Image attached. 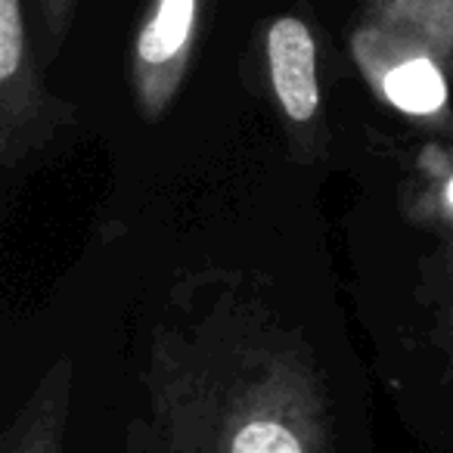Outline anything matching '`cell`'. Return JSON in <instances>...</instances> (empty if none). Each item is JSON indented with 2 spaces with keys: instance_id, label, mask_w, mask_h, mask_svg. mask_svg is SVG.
<instances>
[{
  "instance_id": "6da1fadb",
  "label": "cell",
  "mask_w": 453,
  "mask_h": 453,
  "mask_svg": "<svg viewBox=\"0 0 453 453\" xmlns=\"http://www.w3.org/2000/svg\"><path fill=\"white\" fill-rule=\"evenodd\" d=\"M140 382L162 453H333L314 345L242 273L208 271L171 289Z\"/></svg>"
},
{
  "instance_id": "7a4b0ae2",
  "label": "cell",
  "mask_w": 453,
  "mask_h": 453,
  "mask_svg": "<svg viewBox=\"0 0 453 453\" xmlns=\"http://www.w3.org/2000/svg\"><path fill=\"white\" fill-rule=\"evenodd\" d=\"M75 125L78 109L41 72L32 0H0V168L32 165Z\"/></svg>"
},
{
  "instance_id": "3957f363",
  "label": "cell",
  "mask_w": 453,
  "mask_h": 453,
  "mask_svg": "<svg viewBox=\"0 0 453 453\" xmlns=\"http://www.w3.org/2000/svg\"><path fill=\"white\" fill-rule=\"evenodd\" d=\"M265 78L283 127L289 158L317 165L329 152L326 94L320 81V44L302 13H277L261 38Z\"/></svg>"
},
{
  "instance_id": "277c9868",
  "label": "cell",
  "mask_w": 453,
  "mask_h": 453,
  "mask_svg": "<svg viewBox=\"0 0 453 453\" xmlns=\"http://www.w3.org/2000/svg\"><path fill=\"white\" fill-rule=\"evenodd\" d=\"M351 57L376 100L416 125L453 131V72L426 44L382 28L354 26Z\"/></svg>"
},
{
  "instance_id": "5b68a950",
  "label": "cell",
  "mask_w": 453,
  "mask_h": 453,
  "mask_svg": "<svg viewBox=\"0 0 453 453\" xmlns=\"http://www.w3.org/2000/svg\"><path fill=\"white\" fill-rule=\"evenodd\" d=\"M205 0H146L134 28L127 84L146 125H158L180 96L196 63Z\"/></svg>"
},
{
  "instance_id": "8992f818",
  "label": "cell",
  "mask_w": 453,
  "mask_h": 453,
  "mask_svg": "<svg viewBox=\"0 0 453 453\" xmlns=\"http://www.w3.org/2000/svg\"><path fill=\"white\" fill-rule=\"evenodd\" d=\"M75 382V357L59 354L16 407L13 419L0 434V453H65Z\"/></svg>"
},
{
  "instance_id": "52a82bcc",
  "label": "cell",
  "mask_w": 453,
  "mask_h": 453,
  "mask_svg": "<svg viewBox=\"0 0 453 453\" xmlns=\"http://www.w3.org/2000/svg\"><path fill=\"white\" fill-rule=\"evenodd\" d=\"M407 214L438 236V255L453 261V143H426L407 187Z\"/></svg>"
},
{
  "instance_id": "ba28073f",
  "label": "cell",
  "mask_w": 453,
  "mask_h": 453,
  "mask_svg": "<svg viewBox=\"0 0 453 453\" xmlns=\"http://www.w3.org/2000/svg\"><path fill=\"white\" fill-rule=\"evenodd\" d=\"M354 26L419 41L453 72V0H360Z\"/></svg>"
},
{
  "instance_id": "9c48e42d",
  "label": "cell",
  "mask_w": 453,
  "mask_h": 453,
  "mask_svg": "<svg viewBox=\"0 0 453 453\" xmlns=\"http://www.w3.org/2000/svg\"><path fill=\"white\" fill-rule=\"evenodd\" d=\"M81 4L84 0H32L35 38H38V47L47 59L59 57Z\"/></svg>"
},
{
  "instance_id": "30bf717a",
  "label": "cell",
  "mask_w": 453,
  "mask_h": 453,
  "mask_svg": "<svg viewBox=\"0 0 453 453\" xmlns=\"http://www.w3.org/2000/svg\"><path fill=\"white\" fill-rule=\"evenodd\" d=\"M434 283H432V335L447 360L453 379V261L434 258Z\"/></svg>"
},
{
  "instance_id": "8fae6325",
  "label": "cell",
  "mask_w": 453,
  "mask_h": 453,
  "mask_svg": "<svg viewBox=\"0 0 453 453\" xmlns=\"http://www.w3.org/2000/svg\"><path fill=\"white\" fill-rule=\"evenodd\" d=\"M121 453H162L156 434H152L150 422L143 416H134L125 428V444H121Z\"/></svg>"
},
{
  "instance_id": "7c38bea8",
  "label": "cell",
  "mask_w": 453,
  "mask_h": 453,
  "mask_svg": "<svg viewBox=\"0 0 453 453\" xmlns=\"http://www.w3.org/2000/svg\"><path fill=\"white\" fill-rule=\"evenodd\" d=\"M450 143H453V131H450Z\"/></svg>"
}]
</instances>
